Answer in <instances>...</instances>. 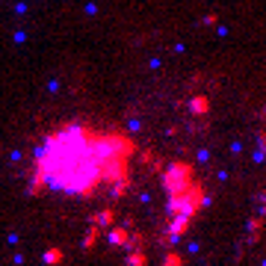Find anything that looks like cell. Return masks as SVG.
<instances>
[{"instance_id":"1","label":"cell","mask_w":266,"mask_h":266,"mask_svg":"<svg viewBox=\"0 0 266 266\" xmlns=\"http://www.w3.org/2000/svg\"><path fill=\"white\" fill-rule=\"evenodd\" d=\"M130 151V142L118 133L68 124L36 151V178L54 192L89 196L128 172Z\"/></svg>"}]
</instances>
